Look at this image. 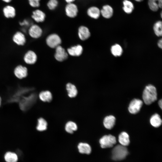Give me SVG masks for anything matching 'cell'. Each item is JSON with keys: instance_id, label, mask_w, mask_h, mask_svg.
<instances>
[{"instance_id": "6da1fadb", "label": "cell", "mask_w": 162, "mask_h": 162, "mask_svg": "<svg viewBox=\"0 0 162 162\" xmlns=\"http://www.w3.org/2000/svg\"><path fill=\"white\" fill-rule=\"evenodd\" d=\"M157 92L156 88L153 85H149L145 88L142 94V98L145 103L150 105L157 99Z\"/></svg>"}, {"instance_id": "7a4b0ae2", "label": "cell", "mask_w": 162, "mask_h": 162, "mask_svg": "<svg viewBox=\"0 0 162 162\" xmlns=\"http://www.w3.org/2000/svg\"><path fill=\"white\" fill-rule=\"evenodd\" d=\"M128 154L127 148L125 146L118 145L113 149L112 152V158L115 160L124 159Z\"/></svg>"}, {"instance_id": "3957f363", "label": "cell", "mask_w": 162, "mask_h": 162, "mask_svg": "<svg viewBox=\"0 0 162 162\" xmlns=\"http://www.w3.org/2000/svg\"><path fill=\"white\" fill-rule=\"evenodd\" d=\"M116 142V137L111 135H104L99 140L100 146L102 148L111 147Z\"/></svg>"}, {"instance_id": "277c9868", "label": "cell", "mask_w": 162, "mask_h": 162, "mask_svg": "<svg viewBox=\"0 0 162 162\" xmlns=\"http://www.w3.org/2000/svg\"><path fill=\"white\" fill-rule=\"evenodd\" d=\"M46 42L47 45L50 48H56L60 45L61 43V40L58 34H52L47 37Z\"/></svg>"}, {"instance_id": "5b68a950", "label": "cell", "mask_w": 162, "mask_h": 162, "mask_svg": "<svg viewBox=\"0 0 162 162\" xmlns=\"http://www.w3.org/2000/svg\"><path fill=\"white\" fill-rule=\"evenodd\" d=\"M28 32L30 36L34 39L40 38L43 33L41 28L38 25L33 24L29 27Z\"/></svg>"}, {"instance_id": "8992f818", "label": "cell", "mask_w": 162, "mask_h": 162, "mask_svg": "<svg viewBox=\"0 0 162 162\" xmlns=\"http://www.w3.org/2000/svg\"><path fill=\"white\" fill-rule=\"evenodd\" d=\"M142 101L139 99H134L130 102L128 109L130 112L132 114L138 113L142 105Z\"/></svg>"}, {"instance_id": "52a82bcc", "label": "cell", "mask_w": 162, "mask_h": 162, "mask_svg": "<svg viewBox=\"0 0 162 162\" xmlns=\"http://www.w3.org/2000/svg\"><path fill=\"white\" fill-rule=\"evenodd\" d=\"M66 14L68 17L74 18L76 16L78 8L76 5L73 3H68L65 8Z\"/></svg>"}, {"instance_id": "ba28073f", "label": "cell", "mask_w": 162, "mask_h": 162, "mask_svg": "<svg viewBox=\"0 0 162 162\" xmlns=\"http://www.w3.org/2000/svg\"><path fill=\"white\" fill-rule=\"evenodd\" d=\"M14 73L16 78L22 79L27 76L28 70L25 66L20 64L17 65L14 68Z\"/></svg>"}, {"instance_id": "9c48e42d", "label": "cell", "mask_w": 162, "mask_h": 162, "mask_svg": "<svg viewBox=\"0 0 162 162\" xmlns=\"http://www.w3.org/2000/svg\"><path fill=\"white\" fill-rule=\"evenodd\" d=\"M23 59L25 62L28 64L32 65L36 62L37 56L36 53L32 50L28 51L24 54Z\"/></svg>"}, {"instance_id": "30bf717a", "label": "cell", "mask_w": 162, "mask_h": 162, "mask_svg": "<svg viewBox=\"0 0 162 162\" xmlns=\"http://www.w3.org/2000/svg\"><path fill=\"white\" fill-rule=\"evenodd\" d=\"M68 53L65 49L59 45L56 48L54 56L56 59L59 62H62L66 60L68 57Z\"/></svg>"}, {"instance_id": "8fae6325", "label": "cell", "mask_w": 162, "mask_h": 162, "mask_svg": "<svg viewBox=\"0 0 162 162\" xmlns=\"http://www.w3.org/2000/svg\"><path fill=\"white\" fill-rule=\"evenodd\" d=\"M12 39L13 42L18 46H23L26 43V39L24 34L21 31H17L13 35Z\"/></svg>"}, {"instance_id": "7c38bea8", "label": "cell", "mask_w": 162, "mask_h": 162, "mask_svg": "<svg viewBox=\"0 0 162 162\" xmlns=\"http://www.w3.org/2000/svg\"><path fill=\"white\" fill-rule=\"evenodd\" d=\"M4 16L6 18H13L16 15L15 8L12 5H7L4 6L2 9Z\"/></svg>"}, {"instance_id": "4fadbf2b", "label": "cell", "mask_w": 162, "mask_h": 162, "mask_svg": "<svg viewBox=\"0 0 162 162\" xmlns=\"http://www.w3.org/2000/svg\"><path fill=\"white\" fill-rule=\"evenodd\" d=\"M31 18L37 23L42 22L45 20L46 14L42 10L37 9L32 11Z\"/></svg>"}, {"instance_id": "5bb4252c", "label": "cell", "mask_w": 162, "mask_h": 162, "mask_svg": "<svg viewBox=\"0 0 162 162\" xmlns=\"http://www.w3.org/2000/svg\"><path fill=\"white\" fill-rule=\"evenodd\" d=\"M78 34L79 38L82 40L88 39L90 36V33L88 28L84 26H80L78 30Z\"/></svg>"}, {"instance_id": "9a60e30c", "label": "cell", "mask_w": 162, "mask_h": 162, "mask_svg": "<svg viewBox=\"0 0 162 162\" xmlns=\"http://www.w3.org/2000/svg\"><path fill=\"white\" fill-rule=\"evenodd\" d=\"M82 47L80 45L72 46L67 50L68 54L71 56H80L82 53Z\"/></svg>"}, {"instance_id": "2e32d148", "label": "cell", "mask_w": 162, "mask_h": 162, "mask_svg": "<svg viewBox=\"0 0 162 162\" xmlns=\"http://www.w3.org/2000/svg\"><path fill=\"white\" fill-rule=\"evenodd\" d=\"M100 12V14L104 17L109 19L112 16L113 11L111 6L108 5H106L102 7Z\"/></svg>"}, {"instance_id": "e0dca14e", "label": "cell", "mask_w": 162, "mask_h": 162, "mask_svg": "<svg viewBox=\"0 0 162 162\" xmlns=\"http://www.w3.org/2000/svg\"><path fill=\"white\" fill-rule=\"evenodd\" d=\"M87 13L90 17L95 19H98L100 14V10L95 6L89 8L87 10Z\"/></svg>"}, {"instance_id": "ac0fdd59", "label": "cell", "mask_w": 162, "mask_h": 162, "mask_svg": "<svg viewBox=\"0 0 162 162\" xmlns=\"http://www.w3.org/2000/svg\"><path fill=\"white\" fill-rule=\"evenodd\" d=\"M77 148L79 152L81 154H89L92 151L90 145L86 142H80L78 144Z\"/></svg>"}, {"instance_id": "d6986e66", "label": "cell", "mask_w": 162, "mask_h": 162, "mask_svg": "<svg viewBox=\"0 0 162 162\" xmlns=\"http://www.w3.org/2000/svg\"><path fill=\"white\" fill-rule=\"evenodd\" d=\"M149 8L153 11H156L162 7V0H148Z\"/></svg>"}, {"instance_id": "ffe728a7", "label": "cell", "mask_w": 162, "mask_h": 162, "mask_svg": "<svg viewBox=\"0 0 162 162\" xmlns=\"http://www.w3.org/2000/svg\"><path fill=\"white\" fill-rule=\"evenodd\" d=\"M116 118L114 116L110 115L106 117L104 120L103 124L105 128L110 129L114 126Z\"/></svg>"}, {"instance_id": "44dd1931", "label": "cell", "mask_w": 162, "mask_h": 162, "mask_svg": "<svg viewBox=\"0 0 162 162\" xmlns=\"http://www.w3.org/2000/svg\"><path fill=\"white\" fill-rule=\"evenodd\" d=\"M66 89L69 97L74 98L77 95L78 91L76 86L74 84L70 83H67L66 85Z\"/></svg>"}, {"instance_id": "7402d4cb", "label": "cell", "mask_w": 162, "mask_h": 162, "mask_svg": "<svg viewBox=\"0 0 162 162\" xmlns=\"http://www.w3.org/2000/svg\"><path fill=\"white\" fill-rule=\"evenodd\" d=\"M118 140L121 145L125 146H128L130 142L129 136L125 132H123L119 134Z\"/></svg>"}, {"instance_id": "603a6c76", "label": "cell", "mask_w": 162, "mask_h": 162, "mask_svg": "<svg viewBox=\"0 0 162 162\" xmlns=\"http://www.w3.org/2000/svg\"><path fill=\"white\" fill-rule=\"evenodd\" d=\"M39 97L40 99L44 102H50L52 98V94L49 91H42L39 94Z\"/></svg>"}, {"instance_id": "cb8c5ba5", "label": "cell", "mask_w": 162, "mask_h": 162, "mask_svg": "<svg viewBox=\"0 0 162 162\" xmlns=\"http://www.w3.org/2000/svg\"><path fill=\"white\" fill-rule=\"evenodd\" d=\"M4 158L6 162H17L18 160L17 155L11 152H6L4 155Z\"/></svg>"}, {"instance_id": "d4e9b609", "label": "cell", "mask_w": 162, "mask_h": 162, "mask_svg": "<svg viewBox=\"0 0 162 162\" xmlns=\"http://www.w3.org/2000/svg\"><path fill=\"white\" fill-rule=\"evenodd\" d=\"M151 125L155 128L159 127L161 124L162 120L160 116L156 113L153 115L150 119Z\"/></svg>"}, {"instance_id": "484cf974", "label": "cell", "mask_w": 162, "mask_h": 162, "mask_svg": "<svg viewBox=\"0 0 162 162\" xmlns=\"http://www.w3.org/2000/svg\"><path fill=\"white\" fill-rule=\"evenodd\" d=\"M123 9L125 12L130 14L132 12L134 9L133 3L128 0H124L123 2Z\"/></svg>"}, {"instance_id": "4316f807", "label": "cell", "mask_w": 162, "mask_h": 162, "mask_svg": "<svg viewBox=\"0 0 162 162\" xmlns=\"http://www.w3.org/2000/svg\"><path fill=\"white\" fill-rule=\"evenodd\" d=\"M66 131L68 133L72 134L77 129V126L74 122L70 121L68 122L65 127Z\"/></svg>"}, {"instance_id": "83f0119b", "label": "cell", "mask_w": 162, "mask_h": 162, "mask_svg": "<svg viewBox=\"0 0 162 162\" xmlns=\"http://www.w3.org/2000/svg\"><path fill=\"white\" fill-rule=\"evenodd\" d=\"M47 123L46 121L42 118H39L38 120L37 130L40 131H44L47 128Z\"/></svg>"}, {"instance_id": "f1b7e54d", "label": "cell", "mask_w": 162, "mask_h": 162, "mask_svg": "<svg viewBox=\"0 0 162 162\" xmlns=\"http://www.w3.org/2000/svg\"><path fill=\"white\" fill-rule=\"evenodd\" d=\"M111 51L113 56H119L122 54L123 50L121 46L117 44L111 47Z\"/></svg>"}, {"instance_id": "f546056e", "label": "cell", "mask_w": 162, "mask_h": 162, "mask_svg": "<svg viewBox=\"0 0 162 162\" xmlns=\"http://www.w3.org/2000/svg\"><path fill=\"white\" fill-rule=\"evenodd\" d=\"M162 23L161 21H157L153 26L154 33L158 36H161L162 34Z\"/></svg>"}, {"instance_id": "4dcf8cb0", "label": "cell", "mask_w": 162, "mask_h": 162, "mask_svg": "<svg viewBox=\"0 0 162 162\" xmlns=\"http://www.w3.org/2000/svg\"><path fill=\"white\" fill-rule=\"evenodd\" d=\"M58 4L57 0H49L47 3V5L49 9L52 10L56 8Z\"/></svg>"}, {"instance_id": "1f68e13d", "label": "cell", "mask_w": 162, "mask_h": 162, "mask_svg": "<svg viewBox=\"0 0 162 162\" xmlns=\"http://www.w3.org/2000/svg\"><path fill=\"white\" fill-rule=\"evenodd\" d=\"M40 0H28L29 5L33 8H37L40 6Z\"/></svg>"}, {"instance_id": "d6a6232c", "label": "cell", "mask_w": 162, "mask_h": 162, "mask_svg": "<svg viewBox=\"0 0 162 162\" xmlns=\"http://www.w3.org/2000/svg\"><path fill=\"white\" fill-rule=\"evenodd\" d=\"M20 25L21 26L28 27L33 24L31 21L28 19H25L22 21L19 22Z\"/></svg>"}, {"instance_id": "836d02e7", "label": "cell", "mask_w": 162, "mask_h": 162, "mask_svg": "<svg viewBox=\"0 0 162 162\" xmlns=\"http://www.w3.org/2000/svg\"><path fill=\"white\" fill-rule=\"evenodd\" d=\"M162 39H160L159 40L158 43V46L161 49L162 48Z\"/></svg>"}, {"instance_id": "e575fe53", "label": "cell", "mask_w": 162, "mask_h": 162, "mask_svg": "<svg viewBox=\"0 0 162 162\" xmlns=\"http://www.w3.org/2000/svg\"><path fill=\"white\" fill-rule=\"evenodd\" d=\"M3 2L6 3H10L12 0H2Z\"/></svg>"}, {"instance_id": "d590c367", "label": "cell", "mask_w": 162, "mask_h": 162, "mask_svg": "<svg viewBox=\"0 0 162 162\" xmlns=\"http://www.w3.org/2000/svg\"><path fill=\"white\" fill-rule=\"evenodd\" d=\"M158 104L160 108L162 109V101L161 99L159 100L158 102Z\"/></svg>"}, {"instance_id": "8d00e7d4", "label": "cell", "mask_w": 162, "mask_h": 162, "mask_svg": "<svg viewBox=\"0 0 162 162\" xmlns=\"http://www.w3.org/2000/svg\"><path fill=\"white\" fill-rule=\"evenodd\" d=\"M75 0H65L68 3H73Z\"/></svg>"}, {"instance_id": "74e56055", "label": "cell", "mask_w": 162, "mask_h": 162, "mask_svg": "<svg viewBox=\"0 0 162 162\" xmlns=\"http://www.w3.org/2000/svg\"><path fill=\"white\" fill-rule=\"evenodd\" d=\"M135 0L137 2H141L143 0Z\"/></svg>"}, {"instance_id": "f35d334b", "label": "cell", "mask_w": 162, "mask_h": 162, "mask_svg": "<svg viewBox=\"0 0 162 162\" xmlns=\"http://www.w3.org/2000/svg\"><path fill=\"white\" fill-rule=\"evenodd\" d=\"M1 98L0 97V106H1Z\"/></svg>"}, {"instance_id": "ab89813d", "label": "cell", "mask_w": 162, "mask_h": 162, "mask_svg": "<svg viewBox=\"0 0 162 162\" xmlns=\"http://www.w3.org/2000/svg\"><path fill=\"white\" fill-rule=\"evenodd\" d=\"M162 12H161L160 15H161V17H162Z\"/></svg>"}]
</instances>
